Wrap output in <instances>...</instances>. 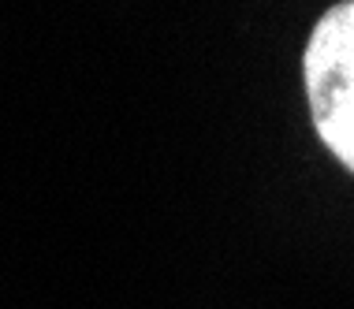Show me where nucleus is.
<instances>
[{"instance_id": "1", "label": "nucleus", "mask_w": 354, "mask_h": 309, "mask_svg": "<svg viewBox=\"0 0 354 309\" xmlns=\"http://www.w3.org/2000/svg\"><path fill=\"white\" fill-rule=\"evenodd\" d=\"M302 79L321 142L354 176V0H339L317 19Z\"/></svg>"}]
</instances>
